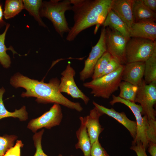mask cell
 Segmentation results:
<instances>
[{
  "label": "cell",
  "mask_w": 156,
  "mask_h": 156,
  "mask_svg": "<svg viewBox=\"0 0 156 156\" xmlns=\"http://www.w3.org/2000/svg\"><path fill=\"white\" fill-rule=\"evenodd\" d=\"M60 82L57 78L46 83L42 80L31 79L20 73L16 74L10 79V83L14 87H22L26 90V92L21 94L23 97H35L39 103H56L78 112L82 111L83 108L80 103L71 101L60 92Z\"/></svg>",
  "instance_id": "1"
},
{
  "label": "cell",
  "mask_w": 156,
  "mask_h": 156,
  "mask_svg": "<svg viewBox=\"0 0 156 156\" xmlns=\"http://www.w3.org/2000/svg\"><path fill=\"white\" fill-rule=\"evenodd\" d=\"M74 12L73 25L70 28L67 41H73L84 30L94 25H101L109 10L112 0H70Z\"/></svg>",
  "instance_id": "2"
},
{
  "label": "cell",
  "mask_w": 156,
  "mask_h": 156,
  "mask_svg": "<svg viewBox=\"0 0 156 156\" xmlns=\"http://www.w3.org/2000/svg\"><path fill=\"white\" fill-rule=\"evenodd\" d=\"M70 0H51L43 1L40 10L41 17L47 18L52 23L56 31L62 38L64 34L70 31L65 12L71 10Z\"/></svg>",
  "instance_id": "3"
},
{
  "label": "cell",
  "mask_w": 156,
  "mask_h": 156,
  "mask_svg": "<svg viewBox=\"0 0 156 156\" xmlns=\"http://www.w3.org/2000/svg\"><path fill=\"white\" fill-rule=\"evenodd\" d=\"M124 65H122L113 72L83 83L85 88L91 89L94 97L109 99L118 89L122 81Z\"/></svg>",
  "instance_id": "4"
},
{
  "label": "cell",
  "mask_w": 156,
  "mask_h": 156,
  "mask_svg": "<svg viewBox=\"0 0 156 156\" xmlns=\"http://www.w3.org/2000/svg\"><path fill=\"white\" fill-rule=\"evenodd\" d=\"M156 49V42L149 39L130 38L127 43L125 51L126 63L145 62Z\"/></svg>",
  "instance_id": "5"
},
{
  "label": "cell",
  "mask_w": 156,
  "mask_h": 156,
  "mask_svg": "<svg viewBox=\"0 0 156 156\" xmlns=\"http://www.w3.org/2000/svg\"><path fill=\"white\" fill-rule=\"evenodd\" d=\"M138 87L134 103L140 104L142 115L156 120V112L154 106L156 103V82L146 84L143 79Z\"/></svg>",
  "instance_id": "6"
},
{
  "label": "cell",
  "mask_w": 156,
  "mask_h": 156,
  "mask_svg": "<svg viewBox=\"0 0 156 156\" xmlns=\"http://www.w3.org/2000/svg\"><path fill=\"white\" fill-rule=\"evenodd\" d=\"M112 97V100L109 102L110 105H113L116 103L124 104L131 109L135 116L137 125V132L135 138L132 142V144L137 142H140L146 150L148 144L146 134L148 118L146 116H142V109L141 106L134 102L125 100L113 94Z\"/></svg>",
  "instance_id": "7"
},
{
  "label": "cell",
  "mask_w": 156,
  "mask_h": 156,
  "mask_svg": "<svg viewBox=\"0 0 156 156\" xmlns=\"http://www.w3.org/2000/svg\"><path fill=\"white\" fill-rule=\"evenodd\" d=\"M105 28L106 51L112 57L117 59L121 64H126L125 48L129 39L112 28Z\"/></svg>",
  "instance_id": "8"
},
{
  "label": "cell",
  "mask_w": 156,
  "mask_h": 156,
  "mask_svg": "<svg viewBox=\"0 0 156 156\" xmlns=\"http://www.w3.org/2000/svg\"><path fill=\"white\" fill-rule=\"evenodd\" d=\"M63 116L60 105L55 103L49 110L41 116L31 120L28 123L27 127L35 133L38 129L42 128L50 129L60 124Z\"/></svg>",
  "instance_id": "9"
},
{
  "label": "cell",
  "mask_w": 156,
  "mask_h": 156,
  "mask_svg": "<svg viewBox=\"0 0 156 156\" xmlns=\"http://www.w3.org/2000/svg\"><path fill=\"white\" fill-rule=\"evenodd\" d=\"M106 51L105 28L103 27L98 42L92 47L88 57L85 61L84 68L79 73L81 80L84 81L92 77L97 61Z\"/></svg>",
  "instance_id": "10"
},
{
  "label": "cell",
  "mask_w": 156,
  "mask_h": 156,
  "mask_svg": "<svg viewBox=\"0 0 156 156\" xmlns=\"http://www.w3.org/2000/svg\"><path fill=\"white\" fill-rule=\"evenodd\" d=\"M76 72L71 66L70 63H68L65 69L61 73L59 89L60 92H64L75 99H81L87 105L90 99L77 86L74 80Z\"/></svg>",
  "instance_id": "11"
},
{
  "label": "cell",
  "mask_w": 156,
  "mask_h": 156,
  "mask_svg": "<svg viewBox=\"0 0 156 156\" xmlns=\"http://www.w3.org/2000/svg\"><path fill=\"white\" fill-rule=\"evenodd\" d=\"M145 62L127 63L124 65L122 81L138 86L142 82L144 76Z\"/></svg>",
  "instance_id": "12"
},
{
  "label": "cell",
  "mask_w": 156,
  "mask_h": 156,
  "mask_svg": "<svg viewBox=\"0 0 156 156\" xmlns=\"http://www.w3.org/2000/svg\"><path fill=\"white\" fill-rule=\"evenodd\" d=\"M103 114L99 109L94 106L90 111L89 115L84 117L91 145L99 139L100 134L104 130L99 121L100 117Z\"/></svg>",
  "instance_id": "13"
},
{
  "label": "cell",
  "mask_w": 156,
  "mask_h": 156,
  "mask_svg": "<svg viewBox=\"0 0 156 156\" xmlns=\"http://www.w3.org/2000/svg\"><path fill=\"white\" fill-rule=\"evenodd\" d=\"M92 103L95 107L99 109L104 114L114 118L123 125L129 131L133 140L135 139L137 132V125L135 121L129 119L124 112H119L113 108H107L94 101H93Z\"/></svg>",
  "instance_id": "14"
},
{
  "label": "cell",
  "mask_w": 156,
  "mask_h": 156,
  "mask_svg": "<svg viewBox=\"0 0 156 156\" xmlns=\"http://www.w3.org/2000/svg\"><path fill=\"white\" fill-rule=\"evenodd\" d=\"M130 38L156 41V24L154 22L134 23L129 28Z\"/></svg>",
  "instance_id": "15"
},
{
  "label": "cell",
  "mask_w": 156,
  "mask_h": 156,
  "mask_svg": "<svg viewBox=\"0 0 156 156\" xmlns=\"http://www.w3.org/2000/svg\"><path fill=\"white\" fill-rule=\"evenodd\" d=\"M111 9L130 28L134 23L132 0H112Z\"/></svg>",
  "instance_id": "16"
},
{
  "label": "cell",
  "mask_w": 156,
  "mask_h": 156,
  "mask_svg": "<svg viewBox=\"0 0 156 156\" xmlns=\"http://www.w3.org/2000/svg\"><path fill=\"white\" fill-rule=\"evenodd\" d=\"M132 11L134 23L155 22L156 13L147 8L142 0H132Z\"/></svg>",
  "instance_id": "17"
},
{
  "label": "cell",
  "mask_w": 156,
  "mask_h": 156,
  "mask_svg": "<svg viewBox=\"0 0 156 156\" xmlns=\"http://www.w3.org/2000/svg\"><path fill=\"white\" fill-rule=\"evenodd\" d=\"M80 127L76 131V135L78 142L75 145L76 149H80L83 152L84 156H91V148L90 138L86 126L84 117H80Z\"/></svg>",
  "instance_id": "18"
},
{
  "label": "cell",
  "mask_w": 156,
  "mask_h": 156,
  "mask_svg": "<svg viewBox=\"0 0 156 156\" xmlns=\"http://www.w3.org/2000/svg\"><path fill=\"white\" fill-rule=\"evenodd\" d=\"M101 25L103 27H109L118 31L128 39L130 38L129 28L111 9Z\"/></svg>",
  "instance_id": "19"
},
{
  "label": "cell",
  "mask_w": 156,
  "mask_h": 156,
  "mask_svg": "<svg viewBox=\"0 0 156 156\" xmlns=\"http://www.w3.org/2000/svg\"><path fill=\"white\" fill-rule=\"evenodd\" d=\"M5 91L3 87L0 88V120L5 118L12 117L18 118L21 121L27 120L28 119V113L25 106L19 109H15L13 112H9L6 109L3 100V95Z\"/></svg>",
  "instance_id": "20"
},
{
  "label": "cell",
  "mask_w": 156,
  "mask_h": 156,
  "mask_svg": "<svg viewBox=\"0 0 156 156\" xmlns=\"http://www.w3.org/2000/svg\"><path fill=\"white\" fill-rule=\"evenodd\" d=\"M144 81L146 84L156 82V49L145 62Z\"/></svg>",
  "instance_id": "21"
},
{
  "label": "cell",
  "mask_w": 156,
  "mask_h": 156,
  "mask_svg": "<svg viewBox=\"0 0 156 156\" xmlns=\"http://www.w3.org/2000/svg\"><path fill=\"white\" fill-rule=\"evenodd\" d=\"M24 8L33 16L38 24L44 27H47L42 21L40 15V10L42 5V1L41 0H22Z\"/></svg>",
  "instance_id": "22"
},
{
  "label": "cell",
  "mask_w": 156,
  "mask_h": 156,
  "mask_svg": "<svg viewBox=\"0 0 156 156\" xmlns=\"http://www.w3.org/2000/svg\"><path fill=\"white\" fill-rule=\"evenodd\" d=\"M10 26L9 24H7L3 32L0 34V63L4 68H9L11 64L10 57L7 54L6 51L10 50L13 53H17L12 47L7 48L5 44V37Z\"/></svg>",
  "instance_id": "23"
},
{
  "label": "cell",
  "mask_w": 156,
  "mask_h": 156,
  "mask_svg": "<svg viewBox=\"0 0 156 156\" xmlns=\"http://www.w3.org/2000/svg\"><path fill=\"white\" fill-rule=\"evenodd\" d=\"M119 88L120 89L119 97L125 100L134 102L138 86L127 82L121 81Z\"/></svg>",
  "instance_id": "24"
},
{
  "label": "cell",
  "mask_w": 156,
  "mask_h": 156,
  "mask_svg": "<svg viewBox=\"0 0 156 156\" xmlns=\"http://www.w3.org/2000/svg\"><path fill=\"white\" fill-rule=\"evenodd\" d=\"M24 9L22 0H6L3 12V16L5 19H9L18 14Z\"/></svg>",
  "instance_id": "25"
},
{
  "label": "cell",
  "mask_w": 156,
  "mask_h": 156,
  "mask_svg": "<svg viewBox=\"0 0 156 156\" xmlns=\"http://www.w3.org/2000/svg\"><path fill=\"white\" fill-rule=\"evenodd\" d=\"M111 57L110 54L106 51L99 59L94 67L93 73L92 77V79H94L100 77Z\"/></svg>",
  "instance_id": "26"
},
{
  "label": "cell",
  "mask_w": 156,
  "mask_h": 156,
  "mask_svg": "<svg viewBox=\"0 0 156 156\" xmlns=\"http://www.w3.org/2000/svg\"><path fill=\"white\" fill-rule=\"evenodd\" d=\"M17 136L14 135H5L0 136V156H3L5 153L13 146Z\"/></svg>",
  "instance_id": "27"
},
{
  "label": "cell",
  "mask_w": 156,
  "mask_h": 156,
  "mask_svg": "<svg viewBox=\"0 0 156 156\" xmlns=\"http://www.w3.org/2000/svg\"><path fill=\"white\" fill-rule=\"evenodd\" d=\"M44 132V129H42L38 132H36L33 137L36 151L34 156H49L44 152L42 146V136ZM58 156H62L60 154Z\"/></svg>",
  "instance_id": "28"
},
{
  "label": "cell",
  "mask_w": 156,
  "mask_h": 156,
  "mask_svg": "<svg viewBox=\"0 0 156 156\" xmlns=\"http://www.w3.org/2000/svg\"><path fill=\"white\" fill-rule=\"evenodd\" d=\"M146 134L148 143H156V120L148 118Z\"/></svg>",
  "instance_id": "29"
},
{
  "label": "cell",
  "mask_w": 156,
  "mask_h": 156,
  "mask_svg": "<svg viewBox=\"0 0 156 156\" xmlns=\"http://www.w3.org/2000/svg\"><path fill=\"white\" fill-rule=\"evenodd\" d=\"M91 156H110L102 147L99 139L91 145Z\"/></svg>",
  "instance_id": "30"
},
{
  "label": "cell",
  "mask_w": 156,
  "mask_h": 156,
  "mask_svg": "<svg viewBox=\"0 0 156 156\" xmlns=\"http://www.w3.org/2000/svg\"><path fill=\"white\" fill-rule=\"evenodd\" d=\"M122 65L117 59L112 56L110 60L100 77L113 72Z\"/></svg>",
  "instance_id": "31"
},
{
  "label": "cell",
  "mask_w": 156,
  "mask_h": 156,
  "mask_svg": "<svg viewBox=\"0 0 156 156\" xmlns=\"http://www.w3.org/2000/svg\"><path fill=\"white\" fill-rule=\"evenodd\" d=\"M23 145L21 140H17L15 145L10 148L3 156H20L21 149Z\"/></svg>",
  "instance_id": "32"
},
{
  "label": "cell",
  "mask_w": 156,
  "mask_h": 156,
  "mask_svg": "<svg viewBox=\"0 0 156 156\" xmlns=\"http://www.w3.org/2000/svg\"><path fill=\"white\" fill-rule=\"evenodd\" d=\"M130 149L135 151L137 156H148L146 152V150L140 142L132 144Z\"/></svg>",
  "instance_id": "33"
},
{
  "label": "cell",
  "mask_w": 156,
  "mask_h": 156,
  "mask_svg": "<svg viewBox=\"0 0 156 156\" xmlns=\"http://www.w3.org/2000/svg\"><path fill=\"white\" fill-rule=\"evenodd\" d=\"M144 4L148 8L156 13V0H142Z\"/></svg>",
  "instance_id": "34"
},
{
  "label": "cell",
  "mask_w": 156,
  "mask_h": 156,
  "mask_svg": "<svg viewBox=\"0 0 156 156\" xmlns=\"http://www.w3.org/2000/svg\"><path fill=\"white\" fill-rule=\"evenodd\" d=\"M147 148L148 151L151 156H156V143H149Z\"/></svg>",
  "instance_id": "35"
},
{
  "label": "cell",
  "mask_w": 156,
  "mask_h": 156,
  "mask_svg": "<svg viewBox=\"0 0 156 156\" xmlns=\"http://www.w3.org/2000/svg\"><path fill=\"white\" fill-rule=\"evenodd\" d=\"M3 13L2 8V6L0 3V25L4 24V21L3 18Z\"/></svg>",
  "instance_id": "36"
},
{
  "label": "cell",
  "mask_w": 156,
  "mask_h": 156,
  "mask_svg": "<svg viewBox=\"0 0 156 156\" xmlns=\"http://www.w3.org/2000/svg\"><path fill=\"white\" fill-rule=\"evenodd\" d=\"M70 156H75L74 155H70Z\"/></svg>",
  "instance_id": "37"
}]
</instances>
